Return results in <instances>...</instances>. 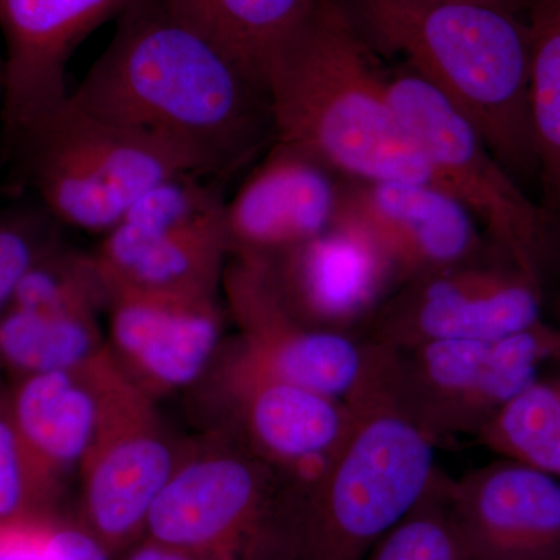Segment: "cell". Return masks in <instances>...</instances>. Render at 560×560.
<instances>
[{"instance_id": "6da1fadb", "label": "cell", "mask_w": 560, "mask_h": 560, "mask_svg": "<svg viewBox=\"0 0 560 560\" xmlns=\"http://www.w3.org/2000/svg\"><path fill=\"white\" fill-rule=\"evenodd\" d=\"M70 91L81 108L178 151L224 180L275 140L268 91L167 0H132Z\"/></svg>"}, {"instance_id": "7a4b0ae2", "label": "cell", "mask_w": 560, "mask_h": 560, "mask_svg": "<svg viewBox=\"0 0 560 560\" xmlns=\"http://www.w3.org/2000/svg\"><path fill=\"white\" fill-rule=\"evenodd\" d=\"M378 55L345 0H316L268 75L275 140L340 179L441 187L394 109Z\"/></svg>"}, {"instance_id": "3957f363", "label": "cell", "mask_w": 560, "mask_h": 560, "mask_svg": "<svg viewBox=\"0 0 560 560\" xmlns=\"http://www.w3.org/2000/svg\"><path fill=\"white\" fill-rule=\"evenodd\" d=\"M381 55L431 84L515 179L537 178L525 14L460 0H345Z\"/></svg>"}, {"instance_id": "277c9868", "label": "cell", "mask_w": 560, "mask_h": 560, "mask_svg": "<svg viewBox=\"0 0 560 560\" xmlns=\"http://www.w3.org/2000/svg\"><path fill=\"white\" fill-rule=\"evenodd\" d=\"M350 425L302 504L296 560H364L436 480V442L366 372Z\"/></svg>"}, {"instance_id": "5b68a950", "label": "cell", "mask_w": 560, "mask_h": 560, "mask_svg": "<svg viewBox=\"0 0 560 560\" xmlns=\"http://www.w3.org/2000/svg\"><path fill=\"white\" fill-rule=\"evenodd\" d=\"M304 486L230 440L187 442L145 536L197 560H296Z\"/></svg>"}, {"instance_id": "8992f818", "label": "cell", "mask_w": 560, "mask_h": 560, "mask_svg": "<svg viewBox=\"0 0 560 560\" xmlns=\"http://www.w3.org/2000/svg\"><path fill=\"white\" fill-rule=\"evenodd\" d=\"M14 143L40 208L102 237L162 180L200 173L178 151L95 116L70 94Z\"/></svg>"}, {"instance_id": "52a82bcc", "label": "cell", "mask_w": 560, "mask_h": 560, "mask_svg": "<svg viewBox=\"0 0 560 560\" xmlns=\"http://www.w3.org/2000/svg\"><path fill=\"white\" fill-rule=\"evenodd\" d=\"M370 345V342H368ZM560 359V329L541 323L500 340H445L411 348L370 345V372L434 442L470 434Z\"/></svg>"}, {"instance_id": "ba28073f", "label": "cell", "mask_w": 560, "mask_h": 560, "mask_svg": "<svg viewBox=\"0 0 560 560\" xmlns=\"http://www.w3.org/2000/svg\"><path fill=\"white\" fill-rule=\"evenodd\" d=\"M388 84L397 116L442 189L469 210L497 259L541 282L558 220L526 197L480 132L431 84L401 65L389 69Z\"/></svg>"}, {"instance_id": "9c48e42d", "label": "cell", "mask_w": 560, "mask_h": 560, "mask_svg": "<svg viewBox=\"0 0 560 560\" xmlns=\"http://www.w3.org/2000/svg\"><path fill=\"white\" fill-rule=\"evenodd\" d=\"M189 399L205 434L241 445L307 490L340 447L352 418L346 401L261 366L237 337L224 340Z\"/></svg>"}, {"instance_id": "30bf717a", "label": "cell", "mask_w": 560, "mask_h": 560, "mask_svg": "<svg viewBox=\"0 0 560 560\" xmlns=\"http://www.w3.org/2000/svg\"><path fill=\"white\" fill-rule=\"evenodd\" d=\"M223 180L180 173L128 209L94 250L109 287L220 298L230 261Z\"/></svg>"}, {"instance_id": "8fae6325", "label": "cell", "mask_w": 560, "mask_h": 560, "mask_svg": "<svg viewBox=\"0 0 560 560\" xmlns=\"http://www.w3.org/2000/svg\"><path fill=\"white\" fill-rule=\"evenodd\" d=\"M541 282L489 257L412 279L393 291L361 340L411 348L445 340H500L541 323Z\"/></svg>"}, {"instance_id": "7c38bea8", "label": "cell", "mask_w": 560, "mask_h": 560, "mask_svg": "<svg viewBox=\"0 0 560 560\" xmlns=\"http://www.w3.org/2000/svg\"><path fill=\"white\" fill-rule=\"evenodd\" d=\"M186 445L162 422L156 401L132 383L109 408L80 466L77 522L114 560L145 536L151 508Z\"/></svg>"}, {"instance_id": "4fadbf2b", "label": "cell", "mask_w": 560, "mask_h": 560, "mask_svg": "<svg viewBox=\"0 0 560 560\" xmlns=\"http://www.w3.org/2000/svg\"><path fill=\"white\" fill-rule=\"evenodd\" d=\"M330 226L371 243L396 289L431 272L495 257L469 210L430 184L340 179Z\"/></svg>"}, {"instance_id": "5bb4252c", "label": "cell", "mask_w": 560, "mask_h": 560, "mask_svg": "<svg viewBox=\"0 0 560 560\" xmlns=\"http://www.w3.org/2000/svg\"><path fill=\"white\" fill-rule=\"evenodd\" d=\"M224 313L220 298L109 287L106 348L125 377L158 401L201 381L223 346Z\"/></svg>"}, {"instance_id": "9a60e30c", "label": "cell", "mask_w": 560, "mask_h": 560, "mask_svg": "<svg viewBox=\"0 0 560 560\" xmlns=\"http://www.w3.org/2000/svg\"><path fill=\"white\" fill-rule=\"evenodd\" d=\"M221 293L237 326L235 337L272 374L341 401L360 388L370 346L301 323L279 300L264 264L230 259Z\"/></svg>"}, {"instance_id": "2e32d148", "label": "cell", "mask_w": 560, "mask_h": 560, "mask_svg": "<svg viewBox=\"0 0 560 560\" xmlns=\"http://www.w3.org/2000/svg\"><path fill=\"white\" fill-rule=\"evenodd\" d=\"M132 0H0L3 79L0 120L11 140L69 97L68 62L77 47Z\"/></svg>"}, {"instance_id": "e0dca14e", "label": "cell", "mask_w": 560, "mask_h": 560, "mask_svg": "<svg viewBox=\"0 0 560 560\" xmlns=\"http://www.w3.org/2000/svg\"><path fill=\"white\" fill-rule=\"evenodd\" d=\"M340 178L307 154L272 140L224 206L230 259L267 264L329 230Z\"/></svg>"}, {"instance_id": "ac0fdd59", "label": "cell", "mask_w": 560, "mask_h": 560, "mask_svg": "<svg viewBox=\"0 0 560 560\" xmlns=\"http://www.w3.org/2000/svg\"><path fill=\"white\" fill-rule=\"evenodd\" d=\"M264 265L279 300L316 330L355 337L396 290L381 254L341 228L330 226Z\"/></svg>"}, {"instance_id": "d6986e66", "label": "cell", "mask_w": 560, "mask_h": 560, "mask_svg": "<svg viewBox=\"0 0 560 560\" xmlns=\"http://www.w3.org/2000/svg\"><path fill=\"white\" fill-rule=\"evenodd\" d=\"M447 493L475 560H560L559 478L501 458Z\"/></svg>"}, {"instance_id": "ffe728a7", "label": "cell", "mask_w": 560, "mask_h": 560, "mask_svg": "<svg viewBox=\"0 0 560 560\" xmlns=\"http://www.w3.org/2000/svg\"><path fill=\"white\" fill-rule=\"evenodd\" d=\"M108 348L70 370L9 381L11 407L33 458L61 492L94 444L109 408L130 385Z\"/></svg>"}, {"instance_id": "44dd1931", "label": "cell", "mask_w": 560, "mask_h": 560, "mask_svg": "<svg viewBox=\"0 0 560 560\" xmlns=\"http://www.w3.org/2000/svg\"><path fill=\"white\" fill-rule=\"evenodd\" d=\"M191 27L230 55L267 90L280 51L316 0H167Z\"/></svg>"}, {"instance_id": "7402d4cb", "label": "cell", "mask_w": 560, "mask_h": 560, "mask_svg": "<svg viewBox=\"0 0 560 560\" xmlns=\"http://www.w3.org/2000/svg\"><path fill=\"white\" fill-rule=\"evenodd\" d=\"M529 116L541 206L560 220V0H530Z\"/></svg>"}, {"instance_id": "603a6c76", "label": "cell", "mask_w": 560, "mask_h": 560, "mask_svg": "<svg viewBox=\"0 0 560 560\" xmlns=\"http://www.w3.org/2000/svg\"><path fill=\"white\" fill-rule=\"evenodd\" d=\"M106 349L101 318L7 307L0 315V374L70 370Z\"/></svg>"}, {"instance_id": "cb8c5ba5", "label": "cell", "mask_w": 560, "mask_h": 560, "mask_svg": "<svg viewBox=\"0 0 560 560\" xmlns=\"http://www.w3.org/2000/svg\"><path fill=\"white\" fill-rule=\"evenodd\" d=\"M475 438L501 458L560 480V374L540 375L503 405Z\"/></svg>"}, {"instance_id": "d4e9b609", "label": "cell", "mask_w": 560, "mask_h": 560, "mask_svg": "<svg viewBox=\"0 0 560 560\" xmlns=\"http://www.w3.org/2000/svg\"><path fill=\"white\" fill-rule=\"evenodd\" d=\"M109 287L95 253L57 246L27 271L11 300V307L57 315H105Z\"/></svg>"}, {"instance_id": "484cf974", "label": "cell", "mask_w": 560, "mask_h": 560, "mask_svg": "<svg viewBox=\"0 0 560 560\" xmlns=\"http://www.w3.org/2000/svg\"><path fill=\"white\" fill-rule=\"evenodd\" d=\"M364 560H475L453 514L447 478L438 474L418 506Z\"/></svg>"}, {"instance_id": "4316f807", "label": "cell", "mask_w": 560, "mask_h": 560, "mask_svg": "<svg viewBox=\"0 0 560 560\" xmlns=\"http://www.w3.org/2000/svg\"><path fill=\"white\" fill-rule=\"evenodd\" d=\"M61 497L28 451L14 419L9 382L0 377V521L57 517Z\"/></svg>"}, {"instance_id": "83f0119b", "label": "cell", "mask_w": 560, "mask_h": 560, "mask_svg": "<svg viewBox=\"0 0 560 560\" xmlns=\"http://www.w3.org/2000/svg\"><path fill=\"white\" fill-rule=\"evenodd\" d=\"M58 228L40 206L0 213V315L35 261L61 242Z\"/></svg>"}, {"instance_id": "f1b7e54d", "label": "cell", "mask_w": 560, "mask_h": 560, "mask_svg": "<svg viewBox=\"0 0 560 560\" xmlns=\"http://www.w3.org/2000/svg\"><path fill=\"white\" fill-rule=\"evenodd\" d=\"M57 517L0 521V560H51Z\"/></svg>"}, {"instance_id": "f546056e", "label": "cell", "mask_w": 560, "mask_h": 560, "mask_svg": "<svg viewBox=\"0 0 560 560\" xmlns=\"http://www.w3.org/2000/svg\"><path fill=\"white\" fill-rule=\"evenodd\" d=\"M51 560H114L105 547L77 521L61 518L54 534Z\"/></svg>"}, {"instance_id": "4dcf8cb0", "label": "cell", "mask_w": 560, "mask_h": 560, "mask_svg": "<svg viewBox=\"0 0 560 560\" xmlns=\"http://www.w3.org/2000/svg\"><path fill=\"white\" fill-rule=\"evenodd\" d=\"M117 560H197L187 552L143 536Z\"/></svg>"}, {"instance_id": "1f68e13d", "label": "cell", "mask_w": 560, "mask_h": 560, "mask_svg": "<svg viewBox=\"0 0 560 560\" xmlns=\"http://www.w3.org/2000/svg\"><path fill=\"white\" fill-rule=\"evenodd\" d=\"M460 2L481 3V5L495 7V9L512 11V13L525 14L530 0H460Z\"/></svg>"}, {"instance_id": "d6a6232c", "label": "cell", "mask_w": 560, "mask_h": 560, "mask_svg": "<svg viewBox=\"0 0 560 560\" xmlns=\"http://www.w3.org/2000/svg\"><path fill=\"white\" fill-rule=\"evenodd\" d=\"M2 79H3V60L0 58V91H2Z\"/></svg>"}]
</instances>
